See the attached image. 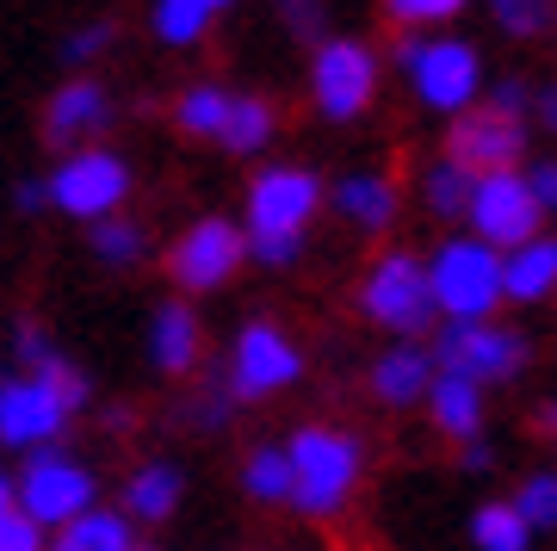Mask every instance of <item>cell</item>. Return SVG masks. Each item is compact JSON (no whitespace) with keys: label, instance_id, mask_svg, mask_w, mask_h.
Wrapping results in <instances>:
<instances>
[{"label":"cell","instance_id":"obj_32","mask_svg":"<svg viewBox=\"0 0 557 551\" xmlns=\"http://www.w3.org/2000/svg\"><path fill=\"white\" fill-rule=\"evenodd\" d=\"M490 13H496L502 32H515V38H539V32L552 25V0H490Z\"/></svg>","mask_w":557,"mask_h":551},{"label":"cell","instance_id":"obj_29","mask_svg":"<svg viewBox=\"0 0 557 551\" xmlns=\"http://www.w3.org/2000/svg\"><path fill=\"white\" fill-rule=\"evenodd\" d=\"M223 112H230V94H223V87H211V81H199V87H186V94H180L174 124L186 131V137H218Z\"/></svg>","mask_w":557,"mask_h":551},{"label":"cell","instance_id":"obj_16","mask_svg":"<svg viewBox=\"0 0 557 551\" xmlns=\"http://www.w3.org/2000/svg\"><path fill=\"white\" fill-rule=\"evenodd\" d=\"M557 292V242L552 236H527L515 248H502V297L515 304H539Z\"/></svg>","mask_w":557,"mask_h":551},{"label":"cell","instance_id":"obj_39","mask_svg":"<svg viewBox=\"0 0 557 551\" xmlns=\"http://www.w3.org/2000/svg\"><path fill=\"white\" fill-rule=\"evenodd\" d=\"M57 347H50V335H44L38 322H20V366H38V359H50Z\"/></svg>","mask_w":557,"mask_h":551},{"label":"cell","instance_id":"obj_33","mask_svg":"<svg viewBox=\"0 0 557 551\" xmlns=\"http://www.w3.org/2000/svg\"><path fill=\"white\" fill-rule=\"evenodd\" d=\"M465 7H471V0H384V13L397 25H409V32H416V25H446V20H458Z\"/></svg>","mask_w":557,"mask_h":551},{"label":"cell","instance_id":"obj_42","mask_svg":"<svg viewBox=\"0 0 557 551\" xmlns=\"http://www.w3.org/2000/svg\"><path fill=\"white\" fill-rule=\"evenodd\" d=\"M13 205H20V211H44V205H50V186H44V180H20V186H13Z\"/></svg>","mask_w":557,"mask_h":551},{"label":"cell","instance_id":"obj_1","mask_svg":"<svg viewBox=\"0 0 557 551\" xmlns=\"http://www.w3.org/2000/svg\"><path fill=\"white\" fill-rule=\"evenodd\" d=\"M285 458H292V495H285V502H292L304 521H335V514L347 509L354 483H359V465H366L359 440L341 433V428L292 433Z\"/></svg>","mask_w":557,"mask_h":551},{"label":"cell","instance_id":"obj_36","mask_svg":"<svg viewBox=\"0 0 557 551\" xmlns=\"http://www.w3.org/2000/svg\"><path fill=\"white\" fill-rule=\"evenodd\" d=\"M278 20L298 38H322V0H278Z\"/></svg>","mask_w":557,"mask_h":551},{"label":"cell","instance_id":"obj_5","mask_svg":"<svg viewBox=\"0 0 557 551\" xmlns=\"http://www.w3.org/2000/svg\"><path fill=\"white\" fill-rule=\"evenodd\" d=\"M527 366V341L515 329H496L490 316H446L434 341V372H458L471 384H502Z\"/></svg>","mask_w":557,"mask_h":551},{"label":"cell","instance_id":"obj_26","mask_svg":"<svg viewBox=\"0 0 557 551\" xmlns=\"http://www.w3.org/2000/svg\"><path fill=\"white\" fill-rule=\"evenodd\" d=\"M471 168H465V161H434V168H428V174H421V198H428V211L434 217H465V198H471Z\"/></svg>","mask_w":557,"mask_h":551},{"label":"cell","instance_id":"obj_6","mask_svg":"<svg viewBox=\"0 0 557 551\" xmlns=\"http://www.w3.org/2000/svg\"><path fill=\"white\" fill-rule=\"evenodd\" d=\"M359 310L391 335H428L434 329V292H428V267L416 255H384L359 285Z\"/></svg>","mask_w":557,"mask_h":551},{"label":"cell","instance_id":"obj_9","mask_svg":"<svg viewBox=\"0 0 557 551\" xmlns=\"http://www.w3.org/2000/svg\"><path fill=\"white\" fill-rule=\"evenodd\" d=\"M465 217H471V230H478L483 242H496V248H515V242L539 236V217H545V205L533 198L527 174H515V168H490V174L471 180Z\"/></svg>","mask_w":557,"mask_h":551},{"label":"cell","instance_id":"obj_13","mask_svg":"<svg viewBox=\"0 0 557 551\" xmlns=\"http://www.w3.org/2000/svg\"><path fill=\"white\" fill-rule=\"evenodd\" d=\"M242 260H248V236H242L236 223H223V217H205V223H193L174 242L168 273H174L180 292H218L223 279H236Z\"/></svg>","mask_w":557,"mask_h":551},{"label":"cell","instance_id":"obj_21","mask_svg":"<svg viewBox=\"0 0 557 551\" xmlns=\"http://www.w3.org/2000/svg\"><path fill=\"white\" fill-rule=\"evenodd\" d=\"M180 490H186V477L174 472V465H137L131 472V483H124V514L137 521V527H156V521H168V514L180 509Z\"/></svg>","mask_w":557,"mask_h":551},{"label":"cell","instance_id":"obj_23","mask_svg":"<svg viewBox=\"0 0 557 551\" xmlns=\"http://www.w3.org/2000/svg\"><path fill=\"white\" fill-rule=\"evenodd\" d=\"M218 143H223V149H236V156H255L260 143H273V106H267V99L230 94V112H223Z\"/></svg>","mask_w":557,"mask_h":551},{"label":"cell","instance_id":"obj_24","mask_svg":"<svg viewBox=\"0 0 557 551\" xmlns=\"http://www.w3.org/2000/svg\"><path fill=\"white\" fill-rule=\"evenodd\" d=\"M149 25H156L161 44L193 50V44L205 38V25H211V0H156V7H149Z\"/></svg>","mask_w":557,"mask_h":551},{"label":"cell","instance_id":"obj_19","mask_svg":"<svg viewBox=\"0 0 557 551\" xmlns=\"http://www.w3.org/2000/svg\"><path fill=\"white\" fill-rule=\"evenodd\" d=\"M57 546L62 551H131L137 546V521L124 509H100V502H87L75 521H62L57 527Z\"/></svg>","mask_w":557,"mask_h":551},{"label":"cell","instance_id":"obj_35","mask_svg":"<svg viewBox=\"0 0 557 551\" xmlns=\"http://www.w3.org/2000/svg\"><path fill=\"white\" fill-rule=\"evenodd\" d=\"M304 248V236H248V255L260 260V267H292Z\"/></svg>","mask_w":557,"mask_h":551},{"label":"cell","instance_id":"obj_34","mask_svg":"<svg viewBox=\"0 0 557 551\" xmlns=\"http://www.w3.org/2000/svg\"><path fill=\"white\" fill-rule=\"evenodd\" d=\"M38 546H44V527L13 502V509L0 514V551H38Z\"/></svg>","mask_w":557,"mask_h":551},{"label":"cell","instance_id":"obj_27","mask_svg":"<svg viewBox=\"0 0 557 551\" xmlns=\"http://www.w3.org/2000/svg\"><path fill=\"white\" fill-rule=\"evenodd\" d=\"M87 230H94V255H100L106 267H137V260L149 255V242H143V230L131 223V217H119V211L94 217Z\"/></svg>","mask_w":557,"mask_h":551},{"label":"cell","instance_id":"obj_14","mask_svg":"<svg viewBox=\"0 0 557 551\" xmlns=\"http://www.w3.org/2000/svg\"><path fill=\"white\" fill-rule=\"evenodd\" d=\"M446 156L465 161L471 174H490V168H515L527 156V119L515 112H502V106H465L453 112V143H446Z\"/></svg>","mask_w":557,"mask_h":551},{"label":"cell","instance_id":"obj_43","mask_svg":"<svg viewBox=\"0 0 557 551\" xmlns=\"http://www.w3.org/2000/svg\"><path fill=\"white\" fill-rule=\"evenodd\" d=\"M465 472H490V446H478V433H471V446H465Z\"/></svg>","mask_w":557,"mask_h":551},{"label":"cell","instance_id":"obj_11","mask_svg":"<svg viewBox=\"0 0 557 551\" xmlns=\"http://www.w3.org/2000/svg\"><path fill=\"white\" fill-rule=\"evenodd\" d=\"M298 372H304L298 347H292V335L273 329V322H248L236 335V347H230V366H223L230 391L248 396V403L285 391V384H298Z\"/></svg>","mask_w":557,"mask_h":551},{"label":"cell","instance_id":"obj_38","mask_svg":"<svg viewBox=\"0 0 557 551\" xmlns=\"http://www.w3.org/2000/svg\"><path fill=\"white\" fill-rule=\"evenodd\" d=\"M527 94H533V81H520V75H508L490 94V106H502V112H515V119H527Z\"/></svg>","mask_w":557,"mask_h":551},{"label":"cell","instance_id":"obj_12","mask_svg":"<svg viewBox=\"0 0 557 551\" xmlns=\"http://www.w3.org/2000/svg\"><path fill=\"white\" fill-rule=\"evenodd\" d=\"M322 211V180L310 168H267L248 186V236H304Z\"/></svg>","mask_w":557,"mask_h":551},{"label":"cell","instance_id":"obj_46","mask_svg":"<svg viewBox=\"0 0 557 551\" xmlns=\"http://www.w3.org/2000/svg\"><path fill=\"white\" fill-rule=\"evenodd\" d=\"M218 7H230V0H211V13H218Z\"/></svg>","mask_w":557,"mask_h":551},{"label":"cell","instance_id":"obj_40","mask_svg":"<svg viewBox=\"0 0 557 551\" xmlns=\"http://www.w3.org/2000/svg\"><path fill=\"white\" fill-rule=\"evenodd\" d=\"M527 119L557 131V87H533V94H527Z\"/></svg>","mask_w":557,"mask_h":551},{"label":"cell","instance_id":"obj_28","mask_svg":"<svg viewBox=\"0 0 557 551\" xmlns=\"http://www.w3.org/2000/svg\"><path fill=\"white\" fill-rule=\"evenodd\" d=\"M242 490L255 495V502H285L292 495V458H285V446H260V453H248V465H242Z\"/></svg>","mask_w":557,"mask_h":551},{"label":"cell","instance_id":"obj_8","mask_svg":"<svg viewBox=\"0 0 557 551\" xmlns=\"http://www.w3.org/2000/svg\"><path fill=\"white\" fill-rule=\"evenodd\" d=\"M310 94H317V112L322 119H359L372 94H379V57L354 38H322L317 44V62H310Z\"/></svg>","mask_w":557,"mask_h":551},{"label":"cell","instance_id":"obj_10","mask_svg":"<svg viewBox=\"0 0 557 551\" xmlns=\"http://www.w3.org/2000/svg\"><path fill=\"white\" fill-rule=\"evenodd\" d=\"M69 396L50 384L44 372H13L0 378V446H44V440H62L69 428Z\"/></svg>","mask_w":557,"mask_h":551},{"label":"cell","instance_id":"obj_18","mask_svg":"<svg viewBox=\"0 0 557 551\" xmlns=\"http://www.w3.org/2000/svg\"><path fill=\"white\" fill-rule=\"evenodd\" d=\"M421 403H428V415H434V428L446 440H471L483 428V384H471V378H458V372H434Z\"/></svg>","mask_w":557,"mask_h":551},{"label":"cell","instance_id":"obj_4","mask_svg":"<svg viewBox=\"0 0 557 551\" xmlns=\"http://www.w3.org/2000/svg\"><path fill=\"white\" fill-rule=\"evenodd\" d=\"M100 495V483H94V472L81 465V458H69L57 446V440H44V446H25V472L13 477V502H20L32 521H38L44 532H57L62 521H75L87 502Z\"/></svg>","mask_w":557,"mask_h":551},{"label":"cell","instance_id":"obj_30","mask_svg":"<svg viewBox=\"0 0 557 551\" xmlns=\"http://www.w3.org/2000/svg\"><path fill=\"white\" fill-rule=\"evenodd\" d=\"M515 509L533 532H552L557 527V477H527L515 495Z\"/></svg>","mask_w":557,"mask_h":551},{"label":"cell","instance_id":"obj_25","mask_svg":"<svg viewBox=\"0 0 557 551\" xmlns=\"http://www.w3.org/2000/svg\"><path fill=\"white\" fill-rule=\"evenodd\" d=\"M471 539H478L483 551H527L533 546V527L520 521L515 502H490V509L471 514Z\"/></svg>","mask_w":557,"mask_h":551},{"label":"cell","instance_id":"obj_3","mask_svg":"<svg viewBox=\"0 0 557 551\" xmlns=\"http://www.w3.org/2000/svg\"><path fill=\"white\" fill-rule=\"evenodd\" d=\"M428 292L440 316H490L502 304V248L483 236L440 242L428 260Z\"/></svg>","mask_w":557,"mask_h":551},{"label":"cell","instance_id":"obj_7","mask_svg":"<svg viewBox=\"0 0 557 551\" xmlns=\"http://www.w3.org/2000/svg\"><path fill=\"white\" fill-rule=\"evenodd\" d=\"M44 186H50V205H57V211L94 223V217H106V211H124V198H131V168H124L112 149H94V143L81 149L75 143Z\"/></svg>","mask_w":557,"mask_h":551},{"label":"cell","instance_id":"obj_41","mask_svg":"<svg viewBox=\"0 0 557 551\" xmlns=\"http://www.w3.org/2000/svg\"><path fill=\"white\" fill-rule=\"evenodd\" d=\"M527 186H533V198L545 211H557V161H539L533 174H527Z\"/></svg>","mask_w":557,"mask_h":551},{"label":"cell","instance_id":"obj_22","mask_svg":"<svg viewBox=\"0 0 557 551\" xmlns=\"http://www.w3.org/2000/svg\"><path fill=\"white\" fill-rule=\"evenodd\" d=\"M335 211L354 223V230H391L397 223V186L384 174H347L335 186Z\"/></svg>","mask_w":557,"mask_h":551},{"label":"cell","instance_id":"obj_37","mask_svg":"<svg viewBox=\"0 0 557 551\" xmlns=\"http://www.w3.org/2000/svg\"><path fill=\"white\" fill-rule=\"evenodd\" d=\"M106 44H112V25H81L75 38L62 44V57H69V62H94Z\"/></svg>","mask_w":557,"mask_h":551},{"label":"cell","instance_id":"obj_2","mask_svg":"<svg viewBox=\"0 0 557 551\" xmlns=\"http://www.w3.org/2000/svg\"><path fill=\"white\" fill-rule=\"evenodd\" d=\"M397 62H403V75H409V87H416V99L428 112H446L453 119V112H465L483 94V62L465 38H403Z\"/></svg>","mask_w":557,"mask_h":551},{"label":"cell","instance_id":"obj_17","mask_svg":"<svg viewBox=\"0 0 557 551\" xmlns=\"http://www.w3.org/2000/svg\"><path fill=\"white\" fill-rule=\"evenodd\" d=\"M149 359L168 378H186L199 366V316L186 310V304H161L156 310V322H149Z\"/></svg>","mask_w":557,"mask_h":551},{"label":"cell","instance_id":"obj_44","mask_svg":"<svg viewBox=\"0 0 557 551\" xmlns=\"http://www.w3.org/2000/svg\"><path fill=\"white\" fill-rule=\"evenodd\" d=\"M7 509H13V477L0 472V514H7Z\"/></svg>","mask_w":557,"mask_h":551},{"label":"cell","instance_id":"obj_15","mask_svg":"<svg viewBox=\"0 0 557 551\" xmlns=\"http://www.w3.org/2000/svg\"><path fill=\"white\" fill-rule=\"evenodd\" d=\"M112 124V94L100 81H62L50 106H44V137L57 149H75V143H94Z\"/></svg>","mask_w":557,"mask_h":551},{"label":"cell","instance_id":"obj_45","mask_svg":"<svg viewBox=\"0 0 557 551\" xmlns=\"http://www.w3.org/2000/svg\"><path fill=\"white\" fill-rule=\"evenodd\" d=\"M545 421H552V428H557V403H552V409H545Z\"/></svg>","mask_w":557,"mask_h":551},{"label":"cell","instance_id":"obj_20","mask_svg":"<svg viewBox=\"0 0 557 551\" xmlns=\"http://www.w3.org/2000/svg\"><path fill=\"white\" fill-rule=\"evenodd\" d=\"M428 384H434V359L421 354V347H391V354L372 366V391H379V403H391V409L421 403Z\"/></svg>","mask_w":557,"mask_h":551},{"label":"cell","instance_id":"obj_31","mask_svg":"<svg viewBox=\"0 0 557 551\" xmlns=\"http://www.w3.org/2000/svg\"><path fill=\"white\" fill-rule=\"evenodd\" d=\"M230 403H236L230 378H211L199 396H186V403H180V421H193V428H223V421H230Z\"/></svg>","mask_w":557,"mask_h":551}]
</instances>
